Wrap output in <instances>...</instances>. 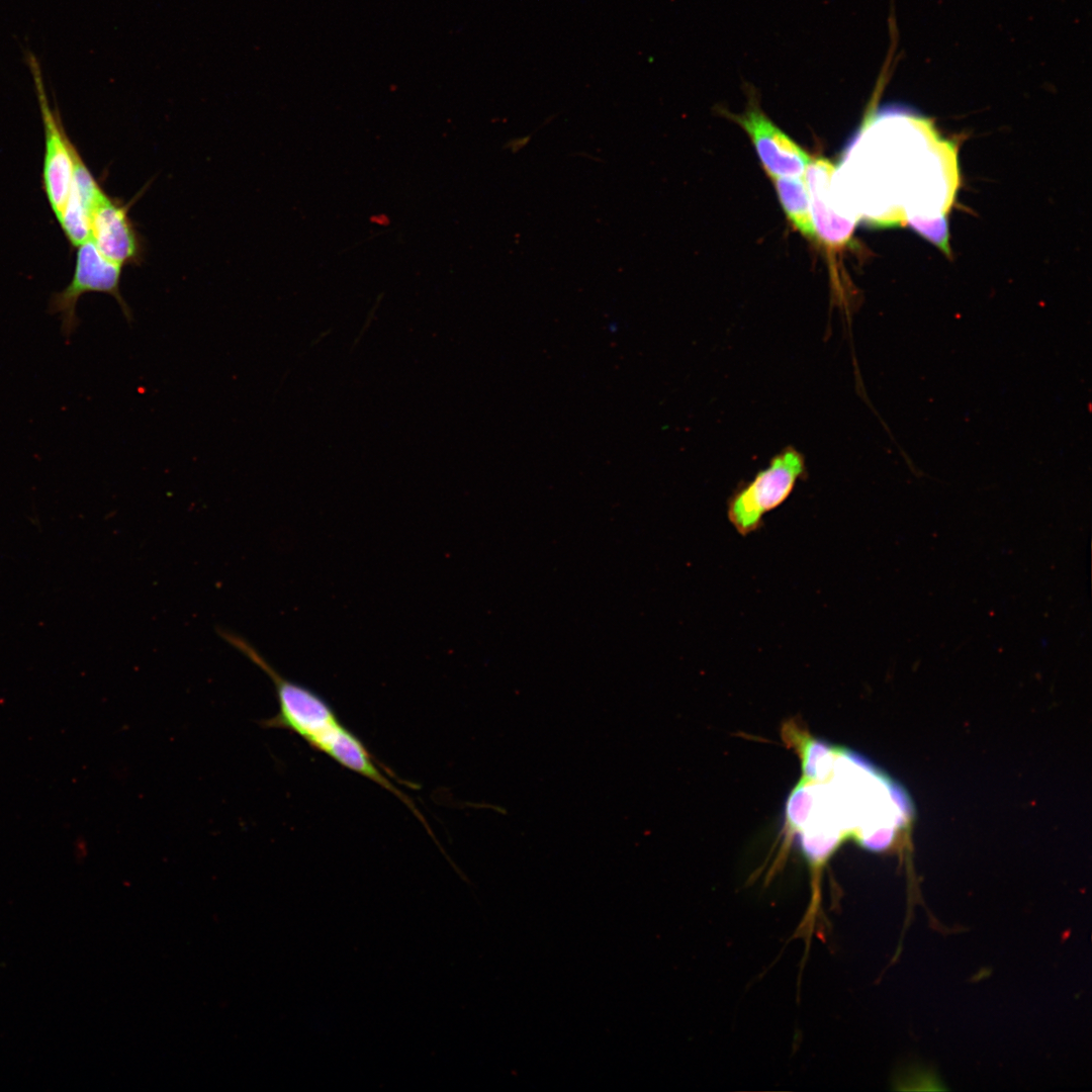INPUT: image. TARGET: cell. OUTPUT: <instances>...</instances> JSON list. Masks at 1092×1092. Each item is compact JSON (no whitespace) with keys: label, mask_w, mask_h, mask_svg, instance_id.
<instances>
[{"label":"cell","mask_w":1092,"mask_h":1092,"mask_svg":"<svg viewBox=\"0 0 1092 1092\" xmlns=\"http://www.w3.org/2000/svg\"><path fill=\"white\" fill-rule=\"evenodd\" d=\"M217 634L269 676L274 685L278 711L261 721L264 728L284 729L301 737L310 747L342 722L332 706L311 689L282 676L240 634L218 628Z\"/></svg>","instance_id":"6da1fadb"},{"label":"cell","mask_w":1092,"mask_h":1092,"mask_svg":"<svg viewBox=\"0 0 1092 1092\" xmlns=\"http://www.w3.org/2000/svg\"><path fill=\"white\" fill-rule=\"evenodd\" d=\"M806 477L805 456L787 446L752 479L735 488L727 500L728 521L742 537L755 533L763 526L765 515L782 506L798 481Z\"/></svg>","instance_id":"7a4b0ae2"},{"label":"cell","mask_w":1092,"mask_h":1092,"mask_svg":"<svg viewBox=\"0 0 1092 1092\" xmlns=\"http://www.w3.org/2000/svg\"><path fill=\"white\" fill-rule=\"evenodd\" d=\"M77 248L72 280L63 290L53 293L49 302V312L59 315L63 334L69 338L75 331L79 324L76 314L77 302L89 292H102L113 296L127 322H131L130 307L119 288L122 266L105 258L91 239Z\"/></svg>","instance_id":"3957f363"},{"label":"cell","mask_w":1092,"mask_h":1092,"mask_svg":"<svg viewBox=\"0 0 1092 1092\" xmlns=\"http://www.w3.org/2000/svg\"><path fill=\"white\" fill-rule=\"evenodd\" d=\"M23 57L34 81L43 125L42 188L58 220L73 180L75 146L64 129L58 108L52 109L49 104L38 59L28 49L23 51Z\"/></svg>","instance_id":"277c9868"},{"label":"cell","mask_w":1092,"mask_h":1092,"mask_svg":"<svg viewBox=\"0 0 1092 1092\" xmlns=\"http://www.w3.org/2000/svg\"><path fill=\"white\" fill-rule=\"evenodd\" d=\"M733 119L750 136L770 177L800 176L805 172L810 156L768 119L753 98L746 110Z\"/></svg>","instance_id":"5b68a950"},{"label":"cell","mask_w":1092,"mask_h":1092,"mask_svg":"<svg viewBox=\"0 0 1092 1092\" xmlns=\"http://www.w3.org/2000/svg\"><path fill=\"white\" fill-rule=\"evenodd\" d=\"M130 202L100 197L91 213V240L108 260L120 265H140L145 246L129 217Z\"/></svg>","instance_id":"8992f818"},{"label":"cell","mask_w":1092,"mask_h":1092,"mask_svg":"<svg viewBox=\"0 0 1092 1092\" xmlns=\"http://www.w3.org/2000/svg\"><path fill=\"white\" fill-rule=\"evenodd\" d=\"M805 171L815 235L828 252H839L849 244L856 219L843 216L835 208L831 194L835 167L819 157L811 159Z\"/></svg>","instance_id":"52a82bcc"},{"label":"cell","mask_w":1092,"mask_h":1092,"mask_svg":"<svg viewBox=\"0 0 1092 1092\" xmlns=\"http://www.w3.org/2000/svg\"><path fill=\"white\" fill-rule=\"evenodd\" d=\"M313 749L325 753L343 767L389 791L414 812L428 831L430 830L414 802L383 774L367 746L343 723L323 736Z\"/></svg>","instance_id":"ba28073f"},{"label":"cell","mask_w":1092,"mask_h":1092,"mask_svg":"<svg viewBox=\"0 0 1092 1092\" xmlns=\"http://www.w3.org/2000/svg\"><path fill=\"white\" fill-rule=\"evenodd\" d=\"M775 187L783 209L793 226L808 239L815 238L808 187L804 178L778 177Z\"/></svg>","instance_id":"9c48e42d"},{"label":"cell","mask_w":1092,"mask_h":1092,"mask_svg":"<svg viewBox=\"0 0 1092 1092\" xmlns=\"http://www.w3.org/2000/svg\"><path fill=\"white\" fill-rule=\"evenodd\" d=\"M907 224L945 255L950 256L948 221L944 215L934 218L914 215L907 218Z\"/></svg>","instance_id":"30bf717a"}]
</instances>
